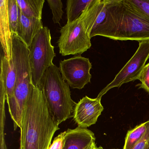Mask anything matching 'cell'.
<instances>
[{
    "label": "cell",
    "mask_w": 149,
    "mask_h": 149,
    "mask_svg": "<svg viewBox=\"0 0 149 149\" xmlns=\"http://www.w3.org/2000/svg\"><path fill=\"white\" fill-rule=\"evenodd\" d=\"M59 66L63 79L72 88L82 89L91 82L92 64L88 58L75 56L61 61Z\"/></svg>",
    "instance_id": "obj_8"
},
{
    "label": "cell",
    "mask_w": 149,
    "mask_h": 149,
    "mask_svg": "<svg viewBox=\"0 0 149 149\" xmlns=\"http://www.w3.org/2000/svg\"><path fill=\"white\" fill-rule=\"evenodd\" d=\"M43 27L42 19L28 18L20 10L19 23L17 35L29 48L36 36Z\"/></svg>",
    "instance_id": "obj_13"
},
{
    "label": "cell",
    "mask_w": 149,
    "mask_h": 149,
    "mask_svg": "<svg viewBox=\"0 0 149 149\" xmlns=\"http://www.w3.org/2000/svg\"><path fill=\"white\" fill-rule=\"evenodd\" d=\"M48 4L53 14V22L55 24H60L62 19L63 5L61 0H47Z\"/></svg>",
    "instance_id": "obj_19"
},
{
    "label": "cell",
    "mask_w": 149,
    "mask_h": 149,
    "mask_svg": "<svg viewBox=\"0 0 149 149\" xmlns=\"http://www.w3.org/2000/svg\"><path fill=\"white\" fill-rule=\"evenodd\" d=\"M94 132L87 128L77 126L65 131L63 149H91L96 144Z\"/></svg>",
    "instance_id": "obj_10"
},
{
    "label": "cell",
    "mask_w": 149,
    "mask_h": 149,
    "mask_svg": "<svg viewBox=\"0 0 149 149\" xmlns=\"http://www.w3.org/2000/svg\"><path fill=\"white\" fill-rule=\"evenodd\" d=\"M94 0H68L66 2L67 24L75 21Z\"/></svg>",
    "instance_id": "obj_15"
},
{
    "label": "cell",
    "mask_w": 149,
    "mask_h": 149,
    "mask_svg": "<svg viewBox=\"0 0 149 149\" xmlns=\"http://www.w3.org/2000/svg\"><path fill=\"white\" fill-rule=\"evenodd\" d=\"M65 131L61 132L54 139L49 149H63L65 142Z\"/></svg>",
    "instance_id": "obj_21"
},
{
    "label": "cell",
    "mask_w": 149,
    "mask_h": 149,
    "mask_svg": "<svg viewBox=\"0 0 149 149\" xmlns=\"http://www.w3.org/2000/svg\"><path fill=\"white\" fill-rule=\"evenodd\" d=\"M135 11L149 19V0H125Z\"/></svg>",
    "instance_id": "obj_18"
},
{
    "label": "cell",
    "mask_w": 149,
    "mask_h": 149,
    "mask_svg": "<svg viewBox=\"0 0 149 149\" xmlns=\"http://www.w3.org/2000/svg\"><path fill=\"white\" fill-rule=\"evenodd\" d=\"M8 16L13 33L17 34L19 23L20 10L16 0H8Z\"/></svg>",
    "instance_id": "obj_17"
},
{
    "label": "cell",
    "mask_w": 149,
    "mask_h": 149,
    "mask_svg": "<svg viewBox=\"0 0 149 149\" xmlns=\"http://www.w3.org/2000/svg\"><path fill=\"white\" fill-rule=\"evenodd\" d=\"M149 125V120L128 131L125 137L123 149H133L141 140L146 132Z\"/></svg>",
    "instance_id": "obj_16"
},
{
    "label": "cell",
    "mask_w": 149,
    "mask_h": 149,
    "mask_svg": "<svg viewBox=\"0 0 149 149\" xmlns=\"http://www.w3.org/2000/svg\"><path fill=\"white\" fill-rule=\"evenodd\" d=\"M104 4V0H94L77 20L61 29L57 43L63 56L81 55L90 48L91 30Z\"/></svg>",
    "instance_id": "obj_3"
},
{
    "label": "cell",
    "mask_w": 149,
    "mask_h": 149,
    "mask_svg": "<svg viewBox=\"0 0 149 149\" xmlns=\"http://www.w3.org/2000/svg\"><path fill=\"white\" fill-rule=\"evenodd\" d=\"M29 48L22 39L13 33V59L16 71L13 99L8 104L15 130L20 129L23 110L33 84L29 67Z\"/></svg>",
    "instance_id": "obj_4"
},
{
    "label": "cell",
    "mask_w": 149,
    "mask_h": 149,
    "mask_svg": "<svg viewBox=\"0 0 149 149\" xmlns=\"http://www.w3.org/2000/svg\"><path fill=\"white\" fill-rule=\"evenodd\" d=\"M101 98H91L85 96L76 104L73 111V120L78 127L87 128L97 122L103 111Z\"/></svg>",
    "instance_id": "obj_9"
},
{
    "label": "cell",
    "mask_w": 149,
    "mask_h": 149,
    "mask_svg": "<svg viewBox=\"0 0 149 149\" xmlns=\"http://www.w3.org/2000/svg\"><path fill=\"white\" fill-rule=\"evenodd\" d=\"M18 6L26 17L42 19V9L44 0H16Z\"/></svg>",
    "instance_id": "obj_14"
},
{
    "label": "cell",
    "mask_w": 149,
    "mask_h": 149,
    "mask_svg": "<svg viewBox=\"0 0 149 149\" xmlns=\"http://www.w3.org/2000/svg\"><path fill=\"white\" fill-rule=\"evenodd\" d=\"M59 125L51 115L42 89L32 84L20 129V149H49Z\"/></svg>",
    "instance_id": "obj_1"
},
{
    "label": "cell",
    "mask_w": 149,
    "mask_h": 149,
    "mask_svg": "<svg viewBox=\"0 0 149 149\" xmlns=\"http://www.w3.org/2000/svg\"><path fill=\"white\" fill-rule=\"evenodd\" d=\"M5 129H0V149H8L5 140Z\"/></svg>",
    "instance_id": "obj_23"
},
{
    "label": "cell",
    "mask_w": 149,
    "mask_h": 149,
    "mask_svg": "<svg viewBox=\"0 0 149 149\" xmlns=\"http://www.w3.org/2000/svg\"><path fill=\"white\" fill-rule=\"evenodd\" d=\"M139 42V46L136 53L116 75L114 80L102 90L97 97L102 98L111 89L138 80L146 61L149 59V40Z\"/></svg>",
    "instance_id": "obj_7"
},
{
    "label": "cell",
    "mask_w": 149,
    "mask_h": 149,
    "mask_svg": "<svg viewBox=\"0 0 149 149\" xmlns=\"http://www.w3.org/2000/svg\"><path fill=\"white\" fill-rule=\"evenodd\" d=\"M16 80V69L13 58L8 60L4 55L1 56L0 80L4 84L7 104L13 98Z\"/></svg>",
    "instance_id": "obj_12"
},
{
    "label": "cell",
    "mask_w": 149,
    "mask_h": 149,
    "mask_svg": "<svg viewBox=\"0 0 149 149\" xmlns=\"http://www.w3.org/2000/svg\"><path fill=\"white\" fill-rule=\"evenodd\" d=\"M0 41L4 56L13 58V33L8 16V0L0 1Z\"/></svg>",
    "instance_id": "obj_11"
},
{
    "label": "cell",
    "mask_w": 149,
    "mask_h": 149,
    "mask_svg": "<svg viewBox=\"0 0 149 149\" xmlns=\"http://www.w3.org/2000/svg\"><path fill=\"white\" fill-rule=\"evenodd\" d=\"M106 15L102 23L92 28L91 38L102 36L115 40H149V19L125 0H105Z\"/></svg>",
    "instance_id": "obj_2"
},
{
    "label": "cell",
    "mask_w": 149,
    "mask_h": 149,
    "mask_svg": "<svg viewBox=\"0 0 149 149\" xmlns=\"http://www.w3.org/2000/svg\"><path fill=\"white\" fill-rule=\"evenodd\" d=\"M104 149L102 147V146H99V147H97V145H96L95 146V147H93L92 149Z\"/></svg>",
    "instance_id": "obj_24"
},
{
    "label": "cell",
    "mask_w": 149,
    "mask_h": 149,
    "mask_svg": "<svg viewBox=\"0 0 149 149\" xmlns=\"http://www.w3.org/2000/svg\"><path fill=\"white\" fill-rule=\"evenodd\" d=\"M138 80L141 82L139 86L149 93V63L143 69Z\"/></svg>",
    "instance_id": "obj_20"
},
{
    "label": "cell",
    "mask_w": 149,
    "mask_h": 149,
    "mask_svg": "<svg viewBox=\"0 0 149 149\" xmlns=\"http://www.w3.org/2000/svg\"><path fill=\"white\" fill-rule=\"evenodd\" d=\"M29 63L32 83L42 89L45 73L52 64L56 56L51 44L50 30L44 27L34 38L29 48Z\"/></svg>",
    "instance_id": "obj_6"
},
{
    "label": "cell",
    "mask_w": 149,
    "mask_h": 149,
    "mask_svg": "<svg viewBox=\"0 0 149 149\" xmlns=\"http://www.w3.org/2000/svg\"><path fill=\"white\" fill-rule=\"evenodd\" d=\"M42 89L54 120L60 125L72 116L76 103L71 97L69 85L63 79L60 69L53 64L47 69Z\"/></svg>",
    "instance_id": "obj_5"
},
{
    "label": "cell",
    "mask_w": 149,
    "mask_h": 149,
    "mask_svg": "<svg viewBox=\"0 0 149 149\" xmlns=\"http://www.w3.org/2000/svg\"><path fill=\"white\" fill-rule=\"evenodd\" d=\"M133 149H149V125L141 140Z\"/></svg>",
    "instance_id": "obj_22"
},
{
    "label": "cell",
    "mask_w": 149,
    "mask_h": 149,
    "mask_svg": "<svg viewBox=\"0 0 149 149\" xmlns=\"http://www.w3.org/2000/svg\"><path fill=\"white\" fill-rule=\"evenodd\" d=\"M119 149L118 148H111V149Z\"/></svg>",
    "instance_id": "obj_25"
}]
</instances>
